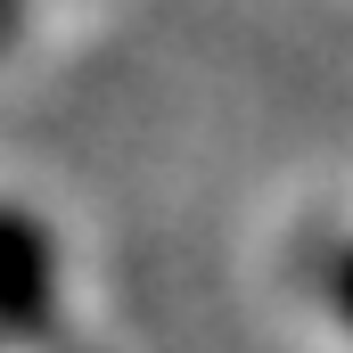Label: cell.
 I'll return each mask as SVG.
<instances>
[{
    "instance_id": "obj_1",
    "label": "cell",
    "mask_w": 353,
    "mask_h": 353,
    "mask_svg": "<svg viewBox=\"0 0 353 353\" xmlns=\"http://www.w3.org/2000/svg\"><path fill=\"white\" fill-rule=\"evenodd\" d=\"M58 337V247L25 205H0V353Z\"/></svg>"
},
{
    "instance_id": "obj_2",
    "label": "cell",
    "mask_w": 353,
    "mask_h": 353,
    "mask_svg": "<svg viewBox=\"0 0 353 353\" xmlns=\"http://www.w3.org/2000/svg\"><path fill=\"white\" fill-rule=\"evenodd\" d=\"M329 304H337V321L353 329V247H337V255H329Z\"/></svg>"
},
{
    "instance_id": "obj_3",
    "label": "cell",
    "mask_w": 353,
    "mask_h": 353,
    "mask_svg": "<svg viewBox=\"0 0 353 353\" xmlns=\"http://www.w3.org/2000/svg\"><path fill=\"white\" fill-rule=\"evenodd\" d=\"M17 25H25V0H0V50L17 41Z\"/></svg>"
}]
</instances>
